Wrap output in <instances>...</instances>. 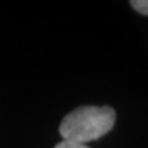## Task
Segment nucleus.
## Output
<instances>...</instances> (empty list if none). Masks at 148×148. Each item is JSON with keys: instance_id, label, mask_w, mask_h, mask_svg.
I'll list each match as a JSON object with an SVG mask.
<instances>
[{"instance_id": "1", "label": "nucleus", "mask_w": 148, "mask_h": 148, "mask_svg": "<svg viewBox=\"0 0 148 148\" xmlns=\"http://www.w3.org/2000/svg\"><path fill=\"white\" fill-rule=\"evenodd\" d=\"M116 114L108 106H82L69 112L60 122L63 141L85 144L103 137L115 125Z\"/></svg>"}, {"instance_id": "2", "label": "nucleus", "mask_w": 148, "mask_h": 148, "mask_svg": "<svg viewBox=\"0 0 148 148\" xmlns=\"http://www.w3.org/2000/svg\"><path fill=\"white\" fill-rule=\"evenodd\" d=\"M130 4L137 12L143 15H148V0H133L130 1Z\"/></svg>"}, {"instance_id": "3", "label": "nucleus", "mask_w": 148, "mask_h": 148, "mask_svg": "<svg viewBox=\"0 0 148 148\" xmlns=\"http://www.w3.org/2000/svg\"><path fill=\"white\" fill-rule=\"evenodd\" d=\"M55 148H89L85 144H77V143H70V141H60L55 145Z\"/></svg>"}]
</instances>
